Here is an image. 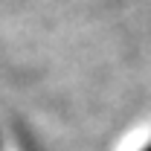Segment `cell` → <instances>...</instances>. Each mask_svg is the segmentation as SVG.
I'll list each match as a JSON object with an SVG mask.
<instances>
[{"instance_id":"obj_1","label":"cell","mask_w":151,"mask_h":151,"mask_svg":"<svg viewBox=\"0 0 151 151\" xmlns=\"http://www.w3.org/2000/svg\"><path fill=\"white\" fill-rule=\"evenodd\" d=\"M142 151H151V142H148V145H145V148H142Z\"/></svg>"}]
</instances>
